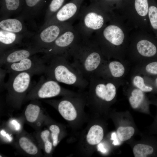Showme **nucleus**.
I'll return each instance as SVG.
<instances>
[{"label": "nucleus", "mask_w": 157, "mask_h": 157, "mask_svg": "<svg viewBox=\"0 0 157 157\" xmlns=\"http://www.w3.org/2000/svg\"><path fill=\"white\" fill-rule=\"evenodd\" d=\"M97 46L95 41L78 40L67 53L72 65L89 81L102 63Z\"/></svg>", "instance_id": "nucleus-1"}, {"label": "nucleus", "mask_w": 157, "mask_h": 157, "mask_svg": "<svg viewBox=\"0 0 157 157\" xmlns=\"http://www.w3.org/2000/svg\"><path fill=\"white\" fill-rule=\"evenodd\" d=\"M45 59L47 68L44 74L47 78L80 88L88 85L89 81L73 66L66 55Z\"/></svg>", "instance_id": "nucleus-2"}, {"label": "nucleus", "mask_w": 157, "mask_h": 157, "mask_svg": "<svg viewBox=\"0 0 157 157\" xmlns=\"http://www.w3.org/2000/svg\"><path fill=\"white\" fill-rule=\"evenodd\" d=\"M11 74L4 87L7 90L8 99L10 103L14 106L19 107L25 98L34 74L27 72Z\"/></svg>", "instance_id": "nucleus-3"}, {"label": "nucleus", "mask_w": 157, "mask_h": 157, "mask_svg": "<svg viewBox=\"0 0 157 157\" xmlns=\"http://www.w3.org/2000/svg\"><path fill=\"white\" fill-rule=\"evenodd\" d=\"M72 93L62 87L57 81L47 78L45 79L42 76L38 83L26 95L24 99L34 100Z\"/></svg>", "instance_id": "nucleus-4"}, {"label": "nucleus", "mask_w": 157, "mask_h": 157, "mask_svg": "<svg viewBox=\"0 0 157 157\" xmlns=\"http://www.w3.org/2000/svg\"><path fill=\"white\" fill-rule=\"evenodd\" d=\"M104 81L96 75H93L89 81L90 97L94 103L99 101L110 102L115 97L116 89L114 84Z\"/></svg>", "instance_id": "nucleus-5"}, {"label": "nucleus", "mask_w": 157, "mask_h": 157, "mask_svg": "<svg viewBox=\"0 0 157 157\" xmlns=\"http://www.w3.org/2000/svg\"><path fill=\"white\" fill-rule=\"evenodd\" d=\"M64 23H54L43 25L36 37L33 47L46 50L63 32L68 29Z\"/></svg>", "instance_id": "nucleus-6"}, {"label": "nucleus", "mask_w": 157, "mask_h": 157, "mask_svg": "<svg viewBox=\"0 0 157 157\" xmlns=\"http://www.w3.org/2000/svg\"><path fill=\"white\" fill-rule=\"evenodd\" d=\"M4 67L7 72H27L34 75L44 74L47 63L44 58L33 56L17 62L5 65Z\"/></svg>", "instance_id": "nucleus-7"}, {"label": "nucleus", "mask_w": 157, "mask_h": 157, "mask_svg": "<svg viewBox=\"0 0 157 157\" xmlns=\"http://www.w3.org/2000/svg\"><path fill=\"white\" fill-rule=\"evenodd\" d=\"M73 31L67 29L62 33L46 50L43 57L47 58L59 55L66 54L78 40Z\"/></svg>", "instance_id": "nucleus-8"}, {"label": "nucleus", "mask_w": 157, "mask_h": 157, "mask_svg": "<svg viewBox=\"0 0 157 157\" xmlns=\"http://www.w3.org/2000/svg\"><path fill=\"white\" fill-rule=\"evenodd\" d=\"M46 50L33 46L19 49L7 50L0 52V67L15 63L39 53H45Z\"/></svg>", "instance_id": "nucleus-9"}, {"label": "nucleus", "mask_w": 157, "mask_h": 157, "mask_svg": "<svg viewBox=\"0 0 157 157\" xmlns=\"http://www.w3.org/2000/svg\"><path fill=\"white\" fill-rule=\"evenodd\" d=\"M77 11L76 5L73 3L65 4L44 25L54 23H64L76 15Z\"/></svg>", "instance_id": "nucleus-10"}, {"label": "nucleus", "mask_w": 157, "mask_h": 157, "mask_svg": "<svg viewBox=\"0 0 157 157\" xmlns=\"http://www.w3.org/2000/svg\"><path fill=\"white\" fill-rule=\"evenodd\" d=\"M50 101L55 104L59 113L66 120L73 121L76 118V110L74 104L71 100L65 98L58 101Z\"/></svg>", "instance_id": "nucleus-11"}, {"label": "nucleus", "mask_w": 157, "mask_h": 157, "mask_svg": "<svg viewBox=\"0 0 157 157\" xmlns=\"http://www.w3.org/2000/svg\"><path fill=\"white\" fill-rule=\"evenodd\" d=\"M83 27L90 31H95L103 26L104 20L103 17L95 11L86 13L82 20Z\"/></svg>", "instance_id": "nucleus-12"}, {"label": "nucleus", "mask_w": 157, "mask_h": 157, "mask_svg": "<svg viewBox=\"0 0 157 157\" xmlns=\"http://www.w3.org/2000/svg\"><path fill=\"white\" fill-rule=\"evenodd\" d=\"M103 35L107 41L115 46L121 44L124 38L122 30L118 26L113 25H109L105 28Z\"/></svg>", "instance_id": "nucleus-13"}, {"label": "nucleus", "mask_w": 157, "mask_h": 157, "mask_svg": "<svg viewBox=\"0 0 157 157\" xmlns=\"http://www.w3.org/2000/svg\"><path fill=\"white\" fill-rule=\"evenodd\" d=\"M19 33L0 29V52L7 50L20 42L22 37Z\"/></svg>", "instance_id": "nucleus-14"}, {"label": "nucleus", "mask_w": 157, "mask_h": 157, "mask_svg": "<svg viewBox=\"0 0 157 157\" xmlns=\"http://www.w3.org/2000/svg\"><path fill=\"white\" fill-rule=\"evenodd\" d=\"M133 151L135 157H146L156 155L157 142L150 144H137L133 147Z\"/></svg>", "instance_id": "nucleus-15"}, {"label": "nucleus", "mask_w": 157, "mask_h": 157, "mask_svg": "<svg viewBox=\"0 0 157 157\" xmlns=\"http://www.w3.org/2000/svg\"><path fill=\"white\" fill-rule=\"evenodd\" d=\"M0 28L5 31L20 34L25 30L22 21L17 18H6L0 22Z\"/></svg>", "instance_id": "nucleus-16"}, {"label": "nucleus", "mask_w": 157, "mask_h": 157, "mask_svg": "<svg viewBox=\"0 0 157 157\" xmlns=\"http://www.w3.org/2000/svg\"><path fill=\"white\" fill-rule=\"evenodd\" d=\"M104 136L103 128L100 125H95L89 129L86 136L88 142L91 145L99 144L102 140Z\"/></svg>", "instance_id": "nucleus-17"}, {"label": "nucleus", "mask_w": 157, "mask_h": 157, "mask_svg": "<svg viewBox=\"0 0 157 157\" xmlns=\"http://www.w3.org/2000/svg\"><path fill=\"white\" fill-rule=\"evenodd\" d=\"M33 101L29 104L26 107L24 116L26 121L30 123L35 122L38 119L41 111L40 105Z\"/></svg>", "instance_id": "nucleus-18"}, {"label": "nucleus", "mask_w": 157, "mask_h": 157, "mask_svg": "<svg viewBox=\"0 0 157 157\" xmlns=\"http://www.w3.org/2000/svg\"><path fill=\"white\" fill-rule=\"evenodd\" d=\"M136 47L139 53L145 57L153 56L156 54L157 51L155 45L147 40H142L139 41L137 44Z\"/></svg>", "instance_id": "nucleus-19"}, {"label": "nucleus", "mask_w": 157, "mask_h": 157, "mask_svg": "<svg viewBox=\"0 0 157 157\" xmlns=\"http://www.w3.org/2000/svg\"><path fill=\"white\" fill-rule=\"evenodd\" d=\"M18 143L22 150L30 155L35 156L39 153L38 147L27 137H20L18 139Z\"/></svg>", "instance_id": "nucleus-20"}, {"label": "nucleus", "mask_w": 157, "mask_h": 157, "mask_svg": "<svg viewBox=\"0 0 157 157\" xmlns=\"http://www.w3.org/2000/svg\"><path fill=\"white\" fill-rule=\"evenodd\" d=\"M109 74L114 78L122 76L125 72L124 66L120 62L113 61L109 62L106 66Z\"/></svg>", "instance_id": "nucleus-21"}, {"label": "nucleus", "mask_w": 157, "mask_h": 157, "mask_svg": "<svg viewBox=\"0 0 157 157\" xmlns=\"http://www.w3.org/2000/svg\"><path fill=\"white\" fill-rule=\"evenodd\" d=\"M144 97L143 92L138 89L133 90L129 98V101L131 106L134 109L138 108L142 104Z\"/></svg>", "instance_id": "nucleus-22"}, {"label": "nucleus", "mask_w": 157, "mask_h": 157, "mask_svg": "<svg viewBox=\"0 0 157 157\" xmlns=\"http://www.w3.org/2000/svg\"><path fill=\"white\" fill-rule=\"evenodd\" d=\"M135 132V129L132 126H120L117 130L116 134L120 141L124 142L130 139L134 135Z\"/></svg>", "instance_id": "nucleus-23"}, {"label": "nucleus", "mask_w": 157, "mask_h": 157, "mask_svg": "<svg viewBox=\"0 0 157 157\" xmlns=\"http://www.w3.org/2000/svg\"><path fill=\"white\" fill-rule=\"evenodd\" d=\"M64 0H52L45 15V22L49 20L60 8Z\"/></svg>", "instance_id": "nucleus-24"}, {"label": "nucleus", "mask_w": 157, "mask_h": 157, "mask_svg": "<svg viewBox=\"0 0 157 157\" xmlns=\"http://www.w3.org/2000/svg\"><path fill=\"white\" fill-rule=\"evenodd\" d=\"M50 132L48 130L45 129L41 131L40 137L42 142L44 149L45 153L50 154L52 149L53 144L49 140Z\"/></svg>", "instance_id": "nucleus-25"}, {"label": "nucleus", "mask_w": 157, "mask_h": 157, "mask_svg": "<svg viewBox=\"0 0 157 157\" xmlns=\"http://www.w3.org/2000/svg\"><path fill=\"white\" fill-rule=\"evenodd\" d=\"M134 6L139 15L143 17L147 15L149 10L148 0H135Z\"/></svg>", "instance_id": "nucleus-26"}, {"label": "nucleus", "mask_w": 157, "mask_h": 157, "mask_svg": "<svg viewBox=\"0 0 157 157\" xmlns=\"http://www.w3.org/2000/svg\"><path fill=\"white\" fill-rule=\"evenodd\" d=\"M133 83L136 87L143 92H151L153 90L152 87L145 84L143 78L140 76H135L133 79Z\"/></svg>", "instance_id": "nucleus-27"}, {"label": "nucleus", "mask_w": 157, "mask_h": 157, "mask_svg": "<svg viewBox=\"0 0 157 157\" xmlns=\"http://www.w3.org/2000/svg\"><path fill=\"white\" fill-rule=\"evenodd\" d=\"M6 8L7 12L5 17L14 13V12L17 10L20 5L19 0H5Z\"/></svg>", "instance_id": "nucleus-28"}, {"label": "nucleus", "mask_w": 157, "mask_h": 157, "mask_svg": "<svg viewBox=\"0 0 157 157\" xmlns=\"http://www.w3.org/2000/svg\"><path fill=\"white\" fill-rule=\"evenodd\" d=\"M49 129L51 133L53 146L56 147L58 144V135L60 131V128L56 125L52 124L50 126Z\"/></svg>", "instance_id": "nucleus-29"}, {"label": "nucleus", "mask_w": 157, "mask_h": 157, "mask_svg": "<svg viewBox=\"0 0 157 157\" xmlns=\"http://www.w3.org/2000/svg\"><path fill=\"white\" fill-rule=\"evenodd\" d=\"M148 15L151 26L157 29V8L154 6H150L149 8Z\"/></svg>", "instance_id": "nucleus-30"}, {"label": "nucleus", "mask_w": 157, "mask_h": 157, "mask_svg": "<svg viewBox=\"0 0 157 157\" xmlns=\"http://www.w3.org/2000/svg\"><path fill=\"white\" fill-rule=\"evenodd\" d=\"M41 0H25L26 4L29 8H32L36 6Z\"/></svg>", "instance_id": "nucleus-31"}, {"label": "nucleus", "mask_w": 157, "mask_h": 157, "mask_svg": "<svg viewBox=\"0 0 157 157\" xmlns=\"http://www.w3.org/2000/svg\"><path fill=\"white\" fill-rule=\"evenodd\" d=\"M7 72L5 69H0V81L1 85V86H5V84L4 83V79L6 73Z\"/></svg>", "instance_id": "nucleus-32"}, {"label": "nucleus", "mask_w": 157, "mask_h": 157, "mask_svg": "<svg viewBox=\"0 0 157 157\" xmlns=\"http://www.w3.org/2000/svg\"><path fill=\"white\" fill-rule=\"evenodd\" d=\"M0 134L4 137H6L9 142H10L12 139L10 135L8 133H7L4 130L0 131Z\"/></svg>", "instance_id": "nucleus-33"}, {"label": "nucleus", "mask_w": 157, "mask_h": 157, "mask_svg": "<svg viewBox=\"0 0 157 157\" xmlns=\"http://www.w3.org/2000/svg\"><path fill=\"white\" fill-rule=\"evenodd\" d=\"M111 136V139L113 141V144L115 145H118L119 144L117 140L118 138L116 133L115 132L113 133L112 134Z\"/></svg>", "instance_id": "nucleus-34"}, {"label": "nucleus", "mask_w": 157, "mask_h": 157, "mask_svg": "<svg viewBox=\"0 0 157 157\" xmlns=\"http://www.w3.org/2000/svg\"><path fill=\"white\" fill-rule=\"evenodd\" d=\"M11 124L14 125V127L17 131H18L20 128V124L15 120H13L11 121Z\"/></svg>", "instance_id": "nucleus-35"}, {"label": "nucleus", "mask_w": 157, "mask_h": 157, "mask_svg": "<svg viewBox=\"0 0 157 157\" xmlns=\"http://www.w3.org/2000/svg\"><path fill=\"white\" fill-rule=\"evenodd\" d=\"M97 149L98 151L103 153H105L106 151V149L104 148L102 143H100L98 144Z\"/></svg>", "instance_id": "nucleus-36"}, {"label": "nucleus", "mask_w": 157, "mask_h": 157, "mask_svg": "<svg viewBox=\"0 0 157 157\" xmlns=\"http://www.w3.org/2000/svg\"><path fill=\"white\" fill-rule=\"evenodd\" d=\"M154 83L155 86L157 88V77L155 78L154 81Z\"/></svg>", "instance_id": "nucleus-37"}, {"label": "nucleus", "mask_w": 157, "mask_h": 157, "mask_svg": "<svg viewBox=\"0 0 157 157\" xmlns=\"http://www.w3.org/2000/svg\"><path fill=\"white\" fill-rule=\"evenodd\" d=\"M156 126H157V116L156 117Z\"/></svg>", "instance_id": "nucleus-38"}, {"label": "nucleus", "mask_w": 157, "mask_h": 157, "mask_svg": "<svg viewBox=\"0 0 157 157\" xmlns=\"http://www.w3.org/2000/svg\"></svg>", "instance_id": "nucleus-39"}]
</instances>
